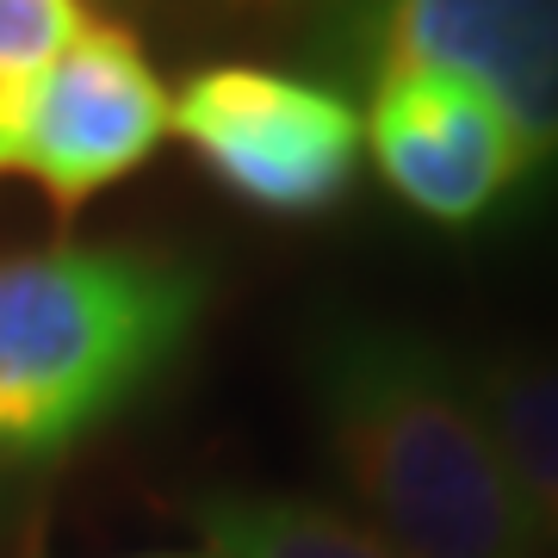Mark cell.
I'll list each match as a JSON object with an SVG mask.
<instances>
[{"mask_svg":"<svg viewBox=\"0 0 558 558\" xmlns=\"http://www.w3.org/2000/svg\"><path fill=\"white\" fill-rule=\"evenodd\" d=\"M304 403L354 521L410 558H546L459 354L341 311L304 341Z\"/></svg>","mask_w":558,"mask_h":558,"instance_id":"obj_1","label":"cell"},{"mask_svg":"<svg viewBox=\"0 0 558 558\" xmlns=\"http://www.w3.org/2000/svg\"><path fill=\"white\" fill-rule=\"evenodd\" d=\"M205 274L161 248L57 242L0 255V459H62L168 373Z\"/></svg>","mask_w":558,"mask_h":558,"instance_id":"obj_2","label":"cell"},{"mask_svg":"<svg viewBox=\"0 0 558 558\" xmlns=\"http://www.w3.org/2000/svg\"><path fill=\"white\" fill-rule=\"evenodd\" d=\"M304 57L366 87L385 69H453L490 87L527 168L558 161V0H286Z\"/></svg>","mask_w":558,"mask_h":558,"instance_id":"obj_3","label":"cell"},{"mask_svg":"<svg viewBox=\"0 0 558 558\" xmlns=\"http://www.w3.org/2000/svg\"><path fill=\"white\" fill-rule=\"evenodd\" d=\"M174 137L260 218H323L366 168V124L336 81L274 62H211L174 94Z\"/></svg>","mask_w":558,"mask_h":558,"instance_id":"obj_4","label":"cell"},{"mask_svg":"<svg viewBox=\"0 0 558 558\" xmlns=\"http://www.w3.org/2000/svg\"><path fill=\"white\" fill-rule=\"evenodd\" d=\"M366 161L416 218L465 230L490 218L527 168L515 124L490 87L453 69H385L366 81Z\"/></svg>","mask_w":558,"mask_h":558,"instance_id":"obj_5","label":"cell"},{"mask_svg":"<svg viewBox=\"0 0 558 558\" xmlns=\"http://www.w3.org/2000/svg\"><path fill=\"white\" fill-rule=\"evenodd\" d=\"M168 131L174 94L161 87L149 50L124 25L87 20L44 75L13 174L38 180L44 199L75 211L137 174Z\"/></svg>","mask_w":558,"mask_h":558,"instance_id":"obj_6","label":"cell"},{"mask_svg":"<svg viewBox=\"0 0 558 558\" xmlns=\"http://www.w3.org/2000/svg\"><path fill=\"white\" fill-rule=\"evenodd\" d=\"M465 379L478 391V410L497 435L509 472H515L521 497L534 509L546 546L558 539V354H521V348H497V354L459 360Z\"/></svg>","mask_w":558,"mask_h":558,"instance_id":"obj_7","label":"cell"},{"mask_svg":"<svg viewBox=\"0 0 558 558\" xmlns=\"http://www.w3.org/2000/svg\"><path fill=\"white\" fill-rule=\"evenodd\" d=\"M193 527L218 558H410L348 509L292 490H211L193 502Z\"/></svg>","mask_w":558,"mask_h":558,"instance_id":"obj_8","label":"cell"},{"mask_svg":"<svg viewBox=\"0 0 558 558\" xmlns=\"http://www.w3.org/2000/svg\"><path fill=\"white\" fill-rule=\"evenodd\" d=\"M87 25L81 0H0V174L20 168L25 119L38 106L50 62Z\"/></svg>","mask_w":558,"mask_h":558,"instance_id":"obj_9","label":"cell"},{"mask_svg":"<svg viewBox=\"0 0 558 558\" xmlns=\"http://www.w3.org/2000/svg\"><path fill=\"white\" fill-rule=\"evenodd\" d=\"M137 558H218V553H137Z\"/></svg>","mask_w":558,"mask_h":558,"instance_id":"obj_10","label":"cell"}]
</instances>
